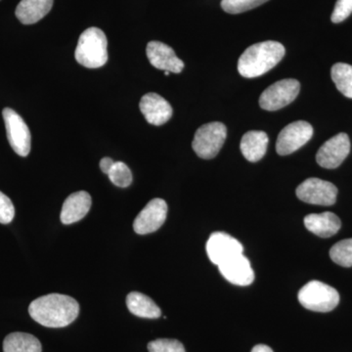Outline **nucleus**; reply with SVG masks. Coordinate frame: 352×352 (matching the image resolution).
Wrapping results in <instances>:
<instances>
[{
    "mask_svg": "<svg viewBox=\"0 0 352 352\" xmlns=\"http://www.w3.org/2000/svg\"><path fill=\"white\" fill-rule=\"evenodd\" d=\"M29 314L44 327L63 328L78 318L80 305L72 296L51 294L34 300L30 305Z\"/></svg>",
    "mask_w": 352,
    "mask_h": 352,
    "instance_id": "obj_1",
    "label": "nucleus"
},
{
    "mask_svg": "<svg viewBox=\"0 0 352 352\" xmlns=\"http://www.w3.org/2000/svg\"><path fill=\"white\" fill-rule=\"evenodd\" d=\"M283 44L268 41L250 46L241 55L238 62L240 75L247 78H258L270 72L285 55Z\"/></svg>",
    "mask_w": 352,
    "mask_h": 352,
    "instance_id": "obj_2",
    "label": "nucleus"
},
{
    "mask_svg": "<svg viewBox=\"0 0 352 352\" xmlns=\"http://www.w3.org/2000/svg\"><path fill=\"white\" fill-rule=\"evenodd\" d=\"M75 57L78 64L88 69L101 68L108 61V41L98 28H89L80 34Z\"/></svg>",
    "mask_w": 352,
    "mask_h": 352,
    "instance_id": "obj_3",
    "label": "nucleus"
},
{
    "mask_svg": "<svg viewBox=\"0 0 352 352\" xmlns=\"http://www.w3.org/2000/svg\"><path fill=\"white\" fill-rule=\"evenodd\" d=\"M298 302L315 312L332 311L340 302L337 289L320 281H310L298 292Z\"/></svg>",
    "mask_w": 352,
    "mask_h": 352,
    "instance_id": "obj_4",
    "label": "nucleus"
},
{
    "mask_svg": "<svg viewBox=\"0 0 352 352\" xmlns=\"http://www.w3.org/2000/svg\"><path fill=\"white\" fill-rule=\"evenodd\" d=\"M227 129L222 122H208L199 127L194 136V151L201 159H214L226 142Z\"/></svg>",
    "mask_w": 352,
    "mask_h": 352,
    "instance_id": "obj_5",
    "label": "nucleus"
},
{
    "mask_svg": "<svg viewBox=\"0 0 352 352\" xmlns=\"http://www.w3.org/2000/svg\"><path fill=\"white\" fill-rule=\"evenodd\" d=\"M6 122L7 138L16 154L27 157L31 152L32 135L29 127L19 113L13 109L6 108L2 111Z\"/></svg>",
    "mask_w": 352,
    "mask_h": 352,
    "instance_id": "obj_6",
    "label": "nucleus"
},
{
    "mask_svg": "<svg viewBox=\"0 0 352 352\" xmlns=\"http://www.w3.org/2000/svg\"><path fill=\"white\" fill-rule=\"evenodd\" d=\"M300 89V82L294 78L279 80L264 90L259 97V105L266 111L280 110L295 100Z\"/></svg>",
    "mask_w": 352,
    "mask_h": 352,
    "instance_id": "obj_7",
    "label": "nucleus"
},
{
    "mask_svg": "<svg viewBox=\"0 0 352 352\" xmlns=\"http://www.w3.org/2000/svg\"><path fill=\"white\" fill-rule=\"evenodd\" d=\"M296 196L300 201L311 205L332 206L337 201L338 189L333 183L308 178L296 188Z\"/></svg>",
    "mask_w": 352,
    "mask_h": 352,
    "instance_id": "obj_8",
    "label": "nucleus"
},
{
    "mask_svg": "<svg viewBox=\"0 0 352 352\" xmlns=\"http://www.w3.org/2000/svg\"><path fill=\"white\" fill-rule=\"evenodd\" d=\"M314 135V127L307 122L298 120L282 129L277 138L276 151L280 156H287L307 144Z\"/></svg>",
    "mask_w": 352,
    "mask_h": 352,
    "instance_id": "obj_9",
    "label": "nucleus"
},
{
    "mask_svg": "<svg viewBox=\"0 0 352 352\" xmlns=\"http://www.w3.org/2000/svg\"><path fill=\"white\" fill-rule=\"evenodd\" d=\"M351 152V141L346 133H339L321 146L316 161L324 168H339Z\"/></svg>",
    "mask_w": 352,
    "mask_h": 352,
    "instance_id": "obj_10",
    "label": "nucleus"
},
{
    "mask_svg": "<svg viewBox=\"0 0 352 352\" xmlns=\"http://www.w3.org/2000/svg\"><path fill=\"white\" fill-rule=\"evenodd\" d=\"M206 249L210 261L217 266L234 256L242 254L244 251L239 241L224 232L212 233L208 240Z\"/></svg>",
    "mask_w": 352,
    "mask_h": 352,
    "instance_id": "obj_11",
    "label": "nucleus"
},
{
    "mask_svg": "<svg viewBox=\"0 0 352 352\" xmlns=\"http://www.w3.org/2000/svg\"><path fill=\"white\" fill-rule=\"evenodd\" d=\"M168 214V205L163 199H154L146 205L134 220L133 229L139 235L159 230Z\"/></svg>",
    "mask_w": 352,
    "mask_h": 352,
    "instance_id": "obj_12",
    "label": "nucleus"
},
{
    "mask_svg": "<svg viewBox=\"0 0 352 352\" xmlns=\"http://www.w3.org/2000/svg\"><path fill=\"white\" fill-rule=\"evenodd\" d=\"M146 53L150 63L157 69L179 74L184 68V63L176 56L175 50L160 41H150L147 44Z\"/></svg>",
    "mask_w": 352,
    "mask_h": 352,
    "instance_id": "obj_13",
    "label": "nucleus"
},
{
    "mask_svg": "<svg viewBox=\"0 0 352 352\" xmlns=\"http://www.w3.org/2000/svg\"><path fill=\"white\" fill-rule=\"evenodd\" d=\"M141 113L146 120L153 126H162L173 117V107L166 99L157 94H147L141 98L139 103Z\"/></svg>",
    "mask_w": 352,
    "mask_h": 352,
    "instance_id": "obj_14",
    "label": "nucleus"
},
{
    "mask_svg": "<svg viewBox=\"0 0 352 352\" xmlns=\"http://www.w3.org/2000/svg\"><path fill=\"white\" fill-rule=\"evenodd\" d=\"M219 270L227 281L237 286H249L254 280L251 263L243 254L220 264Z\"/></svg>",
    "mask_w": 352,
    "mask_h": 352,
    "instance_id": "obj_15",
    "label": "nucleus"
},
{
    "mask_svg": "<svg viewBox=\"0 0 352 352\" xmlns=\"http://www.w3.org/2000/svg\"><path fill=\"white\" fill-rule=\"evenodd\" d=\"M91 197L85 191L76 192L64 201L62 208L61 221L63 224H72L80 221L91 208Z\"/></svg>",
    "mask_w": 352,
    "mask_h": 352,
    "instance_id": "obj_16",
    "label": "nucleus"
},
{
    "mask_svg": "<svg viewBox=\"0 0 352 352\" xmlns=\"http://www.w3.org/2000/svg\"><path fill=\"white\" fill-rule=\"evenodd\" d=\"M305 226L307 230L315 235L329 238L339 232L342 222L333 212H326L319 214H308L305 217Z\"/></svg>",
    "mask_w": 352,
    "mask_h": 352,
    "instance_id": "obj_17",
    "label": "nucleus"
},
{
    "mask_svg": "<svg viewBox=\"0 0 352 352\" xmlns=\"http://www.w3.org/2000/svg\"><path fill=\"white\" fill-rule=\"evenodd\" d=\"M54 0H22L16 8V17L24 25H32L45 17Z\"/></svg>",
    "mask_w": 352,
    "mask_h": 352,
    "instance_id": "obj_18",
    "label": "nucleus"
},
{
    "mask_svg": "<svg viewBox=\"0 0 352 352\" xmlns=\"http://www.w3.org/2000/svg\"><path fill=\"white\" fill-rule=\"evenodd\" d=\"M268 136L264 131H248L241 140V152L252 163L263 159L267 150Z\"/></svg>",
    "mask_w": 352,
    "mask_h": 352,
    "instance_id": "obj_19",
    "label": "nucleus"
},
{
    "mask_svg": "<svg viewBox=\"0 0 352 352\" xmlns=\"http://www.w3.org/2000/svg\"><path fill=\"white\" fill-rule=\"evenodd\" d=\"M126 305L129 311L141 318L156 319L162 315L161 309L149 296L132 292L126 298Z\"/></svg>",
    "mask_w": 352,
    "mask_h": 352,
    "instance_id": "obj_20",
    "label": "nucleus"
},
{
    "mask_svg": "<svg viewBox=\"0 0 352 352\" xmlns=\"http://www.w3.org/2000/svg\"><path fill=\"white\" fill-rule=\"evenodd\" d=\"M41 342L34 336L16 332L7 336L3 342V352H41Z\"/></svg>",
    "mask_w": 352,
    "mask_h": 352,
    "instance_id": "obj_21",
    "label": "nucleus"
},
{
    "mask_svg": "<svg viewBox=\"0 0 352 352\" xmlns=\"http://www.w3.org/2000/svg\"><path fill=\"white\" fill-rule=\"evenodd\" d=\"M333 82L340 94L352 99V66L346 63L333 65L331 71Z\"/></svg>",
    "mask_w": 352,
    "mask_h": 352,
    "instance_id": "obj_22",
    "label": "nucleus"
},
{
    "mask_svg": "<svg viewBox=\"0 0 352 352\" xmlns=\"http://www.w3.org/2000/svg\"><path fill=\"white\" fill-rule=\"evenodd\" d=\"M330 256L333 263L344 267L352 266V239L340 241L330 250Z\"/></svg>",
    "mask_w": 352,
    "mask_h": 352,
    "instance_id": "obj_23",
    "label": "nucleus"
},
{
    "mask_svg": "<svg viewBox=\"0 0 352 352\" xmlns=\"http://www.w3.org/2000/svg\"><path fill=\"white\" fill-rule=\"evenodd\" d=\"M109 179L116 186L120 188H126L132 182V173L129 166L122 162H115L110 173H108Z\"/></svg>",
    "mask_w": 352,
    "mask_h": 352,
    "instance_id": "obj_24",
    "label": "nucleus"
},
{
    "mask_svg": "<svg viewBox=\"0 0 352 352\" xmlns=\"http://www.w3.org/2000/svg\"><path fill=\"white\" fill-rule=\"evenodd\" d=\"M268 0H222L221 7L226 13L240 14L263 6Z\"/></svg>",
    "mask_w": 352,
    "mask_h": 352,
    "instance_id": "obj_25",
    "label": "nucleus"
},
{
    "mask_svg": "<svg viewBox=\"0 0 352 352\" xmlns=\"http://www.w3.org/2000/svg\"><path fill=\"white\" fill-rule=\"evenodd\" d=\"M150 352H185L184 346L179 340L159 339L148 344Z\"/></svg>",
    "mask_w": 352,
    "mask_h": 352,
    "instance_id": "obj_26",
    "label": "nucleus"
},
{
    "mask_svg": "<svg viewBox=\"0 0 352 352\" xmlns=\"http://www.w3.org/2000/svg\"><path fill=\"white\" fill-rule=\"evenodd\" d=\"M352 13V0H338L333 9L332 17L333 23L339 24L347 19Z\"/></svg>",
    "mask_w": 352,
    "mask_h": 352,
    "instance_id": "obj_27",
    "label": "nucleus"
},
{
    "mask_svg": "<svg viewBox=\"0 0 352 352\" xmlns=\"http://www.w3.org/2000/svg\"><path fill=\"white\" fill-rule=\"evenodd\" d=\"M14 217H15V208L12 201L0 191V223H10Z\"/></svg>",
    "mask_w": 352,
    "mask_h": 352,
    "instance_id": "obj_28",
    "label": "nucleus"
},
{
    "mask_svg": "<svg viewBox=\"0 0 352 352\" xmlns=\"http://www.w3.org/2000/svg\"><path fill=\"white\" fill-rule=\"evenodd\" d=\"M113 164H115V162H113L111 157H103L100 161L101 170L103 171L105 175H108V173H110L111 168H113Z\"/></svg>",
    "mask_w": 352,
    "mask_h": 352,
    "instance_id": "obj_29",
    "label": "nucleus"
},
{
    "mask_svg": "<svg viewBox=\"0 0 352 352\" xmlns=\"http://www.w3.org/2000/svg\"><path fill=\"white\" fill-rule=\"evenodd\" d=\"M252 352H273V351L265 344H258L252 349Z\"/></svg>",
    "mask_w": 352,
    "mask_h": 352,
    "instance_id": "obj_30",
    "label": "nucleus"
},
{
    "mask_svg": "<svg viewBox=\"0 0 352 352\" xmlns=\"http://www.w3.org/2000/svg\"><path fill=\"white\" fill-rule=\"evenodd\" d=\"M170 72H168V71L164 72V75H166V76H168V75H170Z\"/></svg>",
    "mask_w": 352,
    "mask_h": 352,
    "instance_id": "obj_31",
    "label": "nucleus"
}]
</instances>
